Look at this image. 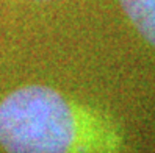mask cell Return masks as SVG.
<instances>
[{
  "label": "cell",
  "mask_w": 155,
  "mask_h": 153,
  "mask_svg": "<svg viewBox=\"0 0 155 153\" xmlns=\"http://www.w3.org/2000/svg\"><path fill=\"white\" fill-rule=\"evenodd\" d=\"M75 131L69 103L47 86H25L0 102V145L6 153H68Z\"/></svg>",
  "instance_id": "cell-1"
},
{
  "label": "cell",
  "mask_w": 155,
  "mask_h": 153,
  "mask_svg": "<svg viewBox=\"0 0 155 153\" xmlns=\"http://www.w3.org/2000/svg\"><path fill=\"white\" fill-rule=\"evenodd\" d=\"M133 27L155 47V0H119Z\"/></svg>",
  "instance_id": "cell-2"
}]
</instances>
